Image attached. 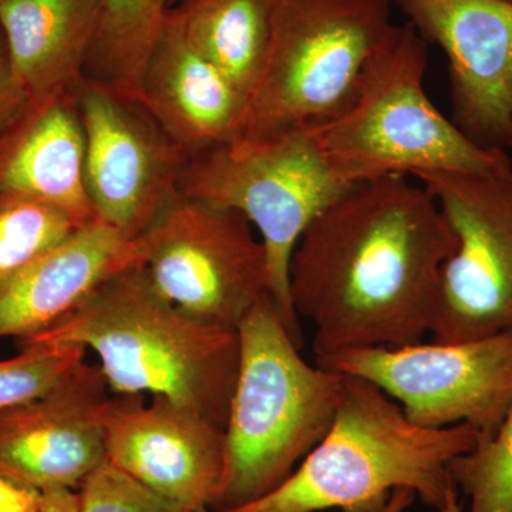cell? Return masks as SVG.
<instances>
[{
    "label": "cell",
    "instance_id": "9",
    "mask_svg": "<svg viewBox=\"0 0 512 512\" xmlns=\"http://www.w3.org/2000/svg\"><path fill=\"white\" fill-rule=\"evenodd\" d=\"M316 365L375 384L427 429L493 436L512 407V332L464 342L346 350Z\"/></svg>",
    "mask_w": 512,
    "mask_h": 512
},
{
    "label": "cell",
    "instance_id": "1",
    "mask_svg": "<svg viewBox=\"0 0 512 512\" xmlns=\"http://www.w3.org/2000/svg\"><path fill=\"white\" fill-rule=\"evenodd\" d=\"M454 237L436 198L404 175L350 185L316 215L289 264L316 359L423 342Z\"/></svg>",
    "mask_w": 512,
    "mask_h": 512
},
{
    "label": "cell",
    "instance_id": "20",
    "mask_svg": "<svg viewBox=\"0 0 512 512\" xmlns=\"http://www.w3.org/2000/svg\"><path fill=\"white\" fill-rule=\"evenodd\" d=\"M168 0H104L84 79L136 97Z\"/></svg>",
    "mask_w": 512,
    "mask_h": 512
},
{
    "label": "cell",
    "instance_id": "14",
    "mask_svg": "<svg viewBox=\"0 0 512 512\" xmlns=\"http://www.w3.org/2000/svg\"><path fill=\"white\" fill-rule=\"evenodd\" d=\"M109 390L84 362L53 392L0 413V476L40 493L79 488L106 461Z\"/></svg>",
    "mask_w": 512,
    "mask_h": 512
},
{
    "label": "cell",
    "instance_id": "2",
    "mask_svg": "<svg viewBox=\"0 0 512 512\" xmlns=\"http://www.w3.org/2000/svg\"><path fill=\"white\" fill-rule=\"evenodd\" d=\"M93 350L111 392L150 393L225 429L239 369L238 329L191 315L164 298L143 265L103 282L55 326L20 340Z\"/></svg>",
    "mask_w": 512,
    "mask_h": 512
},
{
    "label": "cell",
    "instance_id": "15",
    "mask_svg": "<svg viewBox=\"0 0 512 512\" xmlns=\"http://www.w3.org/2000/svg\"><path fill=\"white\" fill-rule=\"evenodd\" d=\"M143 264V235L128 238L99 220L83 225L0 284V339L45 332L111 276Z\"/></svg>",
    "mask_w": 512,
    "mask_h": 512
},
{
    "label": "cell",
    "instance_id": "5",
    "mask_svg": "<svg viewBox=\"0 0 512 512\" xmlns=\"http://www.w3.org/2000/svg\"><path fill=\"white\" fill-rule=\"evenodd\" d=\"M427 43L409 22L394 26L357 77L348 101L311 128L326 164L345 184L427 171L495 170L512 163L464 136L424 89Z\"/></svg>",
    "mask_w": 512,
    "mask_h": 512
},
{
    "label": "cell",
    "instance_id": "13",
    "mask_svg": "<svg viewBox=\"0 0 512 512\" xmlns=\"http://www.w3.org/2000/svg\"><path fill=\"white\" fill-rule=\"evenodd\" d=\"M106 460L185 510L211 508L225 476V431L167 397H110Z\"/></svg>",
    "mask_w": 512,
    "mask_h": 512
},
{
    "label": "cell",
    "instance_id": "18",
    "mask_svg": "<svg viewBox=\"0 0 512 512\" xmlns=\"http://www.w3.org/2000/svg\"><path fill=\"white\" fill-rule=\"evenodd\" d=\"M104 0H0V26L30 97L74 93L84 79Z\"/></svg>",
    "mask_w": 512,
    "mask_h": 512
},
{
    "label": "cell",
    "instance_id": "7",
    "mask_svg": "<svg viewBox=\"0 0 512 512\" xmlns=\"http://www.w3.org/2000/svg\"><path fill=\"white\" fill-rule=\"evenodd\" d=\"M349 187L326 164L311 128L286 131L251 146L211 148L188 158L180 178L184 197L237 211L258 229L269 296L301 348L289 264L308 225Z\"/></svg>",
    "mask_w": 512,
    "mask_h": 512
},
{
    "label": "cell",
    "instance_id": "19",
    "mask_svg": "<svg viewBox=\"0 0 512 512\" xmlns=\"http://www.w3.org/2000/svg\"><path fill=\"white\" fill-rule=\"evenodd\" d=\"M171 13L188 45L247 99L268 52L271 0H180Z\"/></svg>",
    "mask_w": 512,
    "mask_h": 512
},
{
    "label": "cell",
    "instance_id": "25",
    "mask_svg": "<svg viewBox=\"0 0 512 512\" xmlns=\"http://www.w3.org/2000/svg\"><path fill=\"white\" fill-rule=\"evenodd\" d=\"M29 100L28 90L16 73L8 40L0 26V130L25 109Z\"/></svg>",
    "mask_w": 512,
    "mask_h": 512
},
{
    "label": "cell",
    "instance_id": "6",
    "mask_svg": "<svg viewBox=\"0 0 512 512\" xmlns=\"http://www.w3.org/2000/svg\"><path fill=\"white\" fill-rule=\"evenodd\" d=\"M394 26L390 0H271L268 52L231 146L332 119Z\"/></svg>",
    "mask_w": 512,
    "mask_h": 512
},
{
    "label": "cell",
    "instance_id": "12",
    "mask_svg": "<svg viewBox=\"0 0 512 512\" xmlns=\"http://www.w3.org/2000/svg\"><path fill=\"white\" fill-rule=\"evenodd\" d=\"M448 60L451 121L477 146L507 150L512 134V2L393 0Z\"/></svg>",
    "mask_w": 512,
    "mask_h": 512
},
{
    "label": "cell",
    "instance_id": "33",
    "mask_svg": "<svg viewBox=\"0 0 512 512\" xmlns=\"http://www.w3.org/2000/svg\"><path fill=\"white\" fill-rule=\"evenodd\" d=\"M36 511H37V510H35V511H26V512H36Z\"/></svg>",
    "mask_w": 512,
    "mask_h": 512
},
{
    "label": "cell",
    "instance_id": "32",
    "mask_svg": "<svg viewBox=\"0 0 512 512\" xmlns=\"http://www.w3.org/2000/svg\"><path fill=\"white\" fill-rule=\"evenodd\" d=\"M507 150H511L512 151V134H511L510 141H508V144H507Z\"/></svg>",
    "mask_w": 512,
    "mask_h": 512
},
{
    "label": "cell",
    "instance_id": "10",
    "mask_svg": "<svg viewBox=\"0 0 512 512\" xmlns=\"http://www.w3.org/2000/svg\"><path fill=\"white\" fill-rule=\"evenodd\" d=\"M252 227L237 211L180 195L144 232L143 266L178 308L238 329L269 295L265 248Z\"/></svg>",
    "mask_w": 512,
    "mask_h": 512
},
{
    "label": "cell",
    "instance_id": "4",
    "mask_svg": "<svg viewBox=\"0 0 512 512\" xmlns=\"http://www.w3.org/2000/svg\"><path fill=\"white\" fill-rule=\"evenodd\" d=\"M239 369L214 512L238 510L284 484L326 436L345 376L306 362L266 295L238 326Z\"/></svg>",
    "mask_w": 512,
    "mask_h": 512
},
{
    "label": "cell",
    "instance_id": "27",
    "mask_svg": "<svg viewBox=\"0 0 512 512\" xmlns=\"http://www.w3.org/2000/svg\"><path fill=\"white\" fill-rule=\"evenodd\" d=\"M36 512H80L79 495L72 488L43 491Z\"/></svg>",
    "mask_w": 512,
    "mask_h": 512
},
{
    "label": "cell",
    "instance_id": "17",
    "mask_svg": "<svg viewBox=\"0 0 512 512\" xmlns=\"http://www.w3.org/2000/svg\"><path fill=\"white\" fill-rule=\"evenodd\" d=\"M84 134L76 92L30 97L0 130V195L46 202L97 221L84 188Z\"/></svg>",
    "mask_w": 512,
    "mask_h": 512
},
{
    "label": "cell",
    "instance_id": "24",
    "mask_svg": "<svg viewBox=\"0 0 512 512\" xmlns=\"http://www.w3.org/2000/svg\"><path fill=\"white\" fill-rule=\"evenodd\" d=\"M80 512H191L104 461L77 488Z\"/></svg>",
    "mask_w": 512,
    "mask_h": 512
},
{
    "label": "cell",
    "instance_id": "21",
    "mask_svg": "<svg viewBox=\"0 0 512 512\" xmlns=\"http://www.w3.org/2000/svg\"><path fill=\"white\" fill-rule=\"evenodd\" d=\"M86 224L46 202L0 195V284Z\"/></svg>",
    "mask_w": 512,
    "mask_h": 512
},
{
    "label": "cell",
    "instance_id": "31",
    "mask_svg": "<svg viewBox=\"0 0 512 512\" xmlns=\"http://www.w3.org/2000/svg\"><path fill=\"white\" fill-rule=\"evenodd\" d=\"M178 2H180V0H168V3H170V8H173V6L177 5Z\"/></svg>",
    "mask_w": 512,
    "mask_h": 512
},
{
    "label": "cell",
    "instance_id": "11",
    "mask_svg": "<svg viewBox=\"0 0 512 512\" xmlns=\"http://www.w3.org/2000/svg\"><path fill=\"white\" fill-rule=\"evenodd\" d=\"M76 101L94 215L128 238L140 237L180 197L190 156L136 97L83 79Z\"/></svg>",
    "mask_w": 512,
    "mask_h": 512
},
{
    "label": "cell",
    "instance_id": "3",
    "mask_svg": "<svg viewBox=\"0 0 512 512\" xmlns=\"http://www.w3.org/2000/svg\"><path fill=\"white\" fill-rule=\"evenodd\" d=\"M343 376L338 413L318 446L271 494L229 512H382L400 488L444 507L457 490L451 461L476 446L480 433L468 424L421 427L375 384Z\"/></svg>",
    "mask_w": 512,
    "mask_h": 512
},
{
    "label": "cell",
    "instance_id": "26",
    "mask_svg": "<svg viewBox=\"0 0 512 512\" xmlns=\"http://www.w3.org/2000/svg\"><path fill=\"white\" fill-rule=\"evenodd\" d=\"M40 495V491L0 476V512L35 511Z\"/></svg>",
    "mask_w": 512,
    "mask_h": 512
},
{
    "label": "cell",
    "instance_id": "16",
    "mask_svg": "<svg viewBox=\"0 0 512 512\" xmlns=\"http://www.w3.org/2000/svg\"><path fill=\"white\" fill-rule=\"evenodd\" d=\"M138 100L188 156L237 141L247 99L198 55L171 8L141 77Z\"/></svg>",
    "mask_w": 512,
    "mask_h": 512
},
{
    "label": "cell",
    "instance_id": "28",
    "mask_svg": "<svg viewBox=\"0 0 512 512\" xmlns=\"http://www.w3.org/2000/svg\"><path fill=\"white\" fill-rule=\"evenodd\" d=\"M416 498L413 491L400 488V490L393 491L382 512H406L412 507Z\"/></svg>",
    "mask_w": 512,
    "mask_h": 512
},
{
    "label": "cell",
    "instance_id": "8",
    "mask_svg": "<svg viewBox=\"0 0 512 512\" xmlns=\"http://www.w3.org/2000/svg\"><path fill=\"white\" fill-rule=\"evenodd\" d=\"M414 178L436 198L454 237L441 269L434 342L512 332V163Z\"/></svg>",
    "mask_w": 512,
    "mask_h": 512
},
{
    "label": "cell",
    "instance_id": "23",
    "mask_svg": "<svg viewBox=\"0 0 512 512\" xmlns=\"http://www.w3.org/2000/svg\"><path fill=\"white\" fill-rule=\"evenodd\" d=\"M80 345L32 343L0 359V413L53 392L86 362Z\"/></svg>",
    "mask_w": 512,
    "mask_h": 512
},
{
    "label": "cell",
    "instance_id": "30",
    "mask_svg": "<svg viewBox=\"0 0 512 512\" xmlns=\"http://www.w3.org/2000/svg\"><path fill=\"white\" fill-rule=\"evenodd\" d=\"M191 512H214V511H212L211 508L202 507V508H197V510H194V511H191Z\"/></svg>",
    "mask_w": 512,
    "mask_h": 512
},
{
    "label": "cell",
    "instance_id": "22",
    "mask_svg": "<svg viewBox=\"0 0 512 512\" xmlns=\"http://www.w3.org/2000/svg\"><path fill=\"white\" fill-rule=\"evenodd\" d=\"M450 477L468 512H512V407L493 436L451 461Z\"/></svg>",
    "mask_w": 512,
    "mask_h": 512
},
{
    "label": "cell",
    "instance_id": "29",
    "mask_svg": "<svg viewBox=\"0 0 512 512\" xmlns=\"http://www.w3.org/2000/svg\"><path fill=\"white\" fill-rule=\"evenodd\" d=\"M439 512H463L461 511V504L458 503L457 491L448 495L446 504H444V507Z\"/></svg>",
    "mask_w": 512,
    "mask_h": 512
},
{
    "label": "cell",
    "instance_id": "34",
    "mask_svg": "<svg viewBox=\"0 0 512 512\" xmlns=\"http://www.w3.org/2000/svg\"><path fill=\"white\" fill-rule=\"evenodd\" d=\"M507 2H512V0H507Z\"/></svg>",
    "mask_w": 512,
    "mask_h": 512
}]
</instances>
